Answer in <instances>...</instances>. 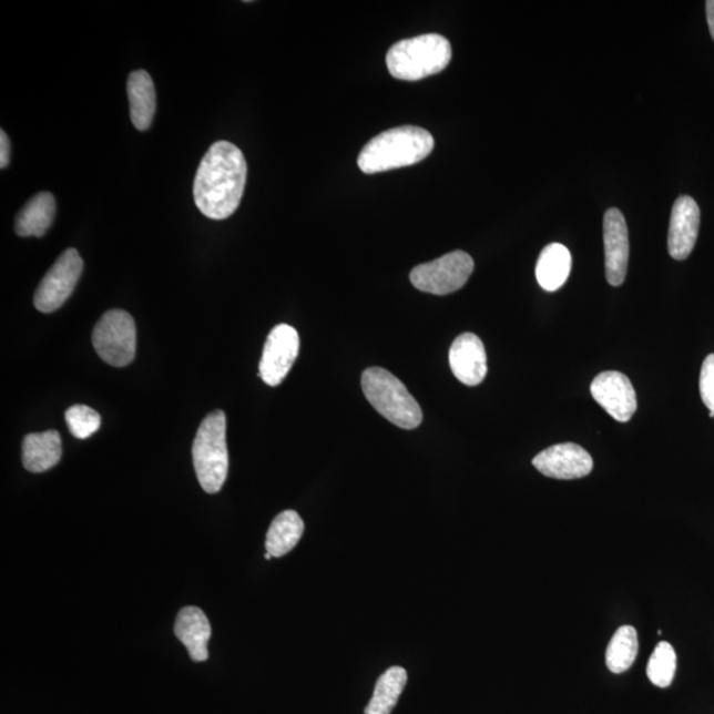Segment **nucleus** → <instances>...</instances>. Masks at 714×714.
<instances>
[{
    "instance_id": "13",
    "label": "nucleus",
    "mask_w": 714,
    "mask_h": 714,
    "mask_svg": "<svg viewBox=\"0 0 714 714\" xmlns=\"http://www.w3.org/2000/svg\"><path fill=\"white\" fill-rule=\"evenodd\" d=\"M700 228V208L691 196H680L672 207L669 252L677 261L690 257L695 248Z\"/></svg>"
},
{
    "instance_id": "12",
    "label": "nucleus",
    "mask_w": 714,
    "mask_h": 714,
    "mask_svg": "<svg viewBox=\"0 0 714 714\" xmlns=\"http://www.w3.org/2000/svg\"><path fill=\"white\" fill-rule=\"evenodd\" d=\"M603 244L608 283L621 286L626 279L630 243L626 218L620 210L610 208L603 217Z\"/></svg>"
},
{
    "instance_id": "4",
    "label": "nucleus",
    "mask_w": 714,
    "mask_h": 714,
    "mask_svg": "<svg viewBox=\"0 0 714 714\" xmlns=\"http://www.w3.org/2000/svg\"><path fill=\"white\" fill-rule=\"evenodd\" d=\"M361 388L373 407L401 429H416L422 422V410L401 380L380 367L364 370Z\"/></svg>"
},
{
    "instance_id": "26",
    "label": "nucleus",
    "mask_w": 714,
    "mask_h": 714,
    "mask_svg": "<svg viewBox=\"0 0 714 714\" xmlns=\"http://www.w3.org/2000/svg\"><path fill=\"white\" fill-rule=\"evenodd\" d=\"M11 144L4 130L0 132V167L6 169L10 163Z\"/></svg>"
},
{
    "instance_id": "10",
    "label": "nucleus",
    "mask_w": 714,
    "mask_h": 714,
    "mask_svg": "<svg viewBox=\"0 0 714 714\" xmlns=\"http://www.w3.org/2000/svg\"><path fill=\"white\" fill-rule=\"evenodd\" d=\"M590 392L618 422H629L636 411L635 389L626 375L615 370L602 373L593 380Z\"/></svg>"
},
{
    "instance_id": "23",
    "label": "nucleus",
    "mask_w": 714,
    "mask_h": 714,
    "mask_svg": "<svg viewBox=\"0 0 714 714\" xmlns=\"http://www.w3.org/2000/svg\"><path fill=\"white\" fill-rule=\"evenodd\" d=\"M677 656L674 647L669 642L656 645L647 664L650 682L659 688H669L676 674Z\"/></svg>"
},
{
    "instance_id": "11",
    "label": "nucleus",
    "mask_w": 714,
    "mask_h": 714,
    "mask_svg": "<svg viewBox=\"0 0 714 714\" xmlns=\"http://www.w3.org/2000/svg\"><path fill=\"white\" fill-rule=\"evenodd\" d=\"M542 476L553 479L572 480L589 476L593 470V458L575 443L554 445L532 461Z\"/></svg>"
},
{
    "instance_id": "8",
    "label": "nucleus",
    "mask_w": 714,
    "mask_h": 714,
    "mask_svg": "<svg viewBox=\"0 0 714 714\" xmlns=\"http://www.w3.org/2000/svg\"><path fill=\"white\" fill-rule=\"evenodd\" d=\"M84 269V263L78 251L67 249L53 264L37 288L33 304L39 312H57L71 297Z\"/></svg>"
},
{
    "instance_id": "6",
    "label": "nucleus",
    "mask_w": 714,
    "mask_h": 714,
    "mask_svg": "<svg viewBox=\"0 0 714 714\" xmlns=\"http://www.w3.org/2000/svg\"><path fill=\"white\" fill-rule=\"evenodd\" d=\"M92 339L95 353L110 366L126 367L134 360L136 329L129 313L112 310L102 315Z\"/></svg>"
},
{
    "instance_id": "19",
    "label": "nucleus",
    "mask_w": 714,
    "mask_h": 714,
    "mask_svg": "<svg viewBox=\"0 0 714 714\" xmlns=\"http://www.w3.org/2000/svg\"><path fill=\"white\" fill-rule=\"evenodd\" d=\"M57 215V202L50 192H40L27 203L16 220L19 236L43 237Z\"/></svg>"
},
{
    "instance_id": "25",
    "label": "nucleus",
    "mask_w": 714,
    "mask_h": 714,
    "mask_svg": "<svg viewBox=\"0 0 714 714\" xmlns=\"http://www.w3.org/2000/svg\"><path fill=\"white\" fill-rule=\"evenodd\" d=\"M700 395L705 407L714 414V354L706 356L700 374Z\"/></svg>"
},
{
    "instance_id": "3",
    "label": "nucleus",
    "mask_w": 714,
    "mask_h": 714,
    "mask_svg": "<svg viewBox=\"0 0 714 714\" xmlns=\"http://www.w3.org/2000/svg\"><path fill=\"white\" fill-rule=\"evenodd\" d=\"M451 57L450 41L438 33H428L392 45L387 53V67L397 80L418 81L441 73Z\"/></svg>"
},
{
    "instance_id": "5",
    "label": "nucleus",
    "mask_w": 714,
    "mask_h": 714,
    "mask_svg": "<svg viewBox=\"0 0 714 714\" xmlns=\"http://www.w3.org/2000/svg\"><path fill=\"white\" fill-rule=\"evenodd\" d=\"M192 457L202 489L207 493L222 490L230 469L226 417L223 410L212 411L204 418L192 446Z\"/></svg>"
},
{
    "instance_id": "9",
    "label": "nucleus",
    "mask_w": 714,
    "mask_h": 714,
    "mask_svg": "<svg viewBox=\"0 0 714 714\" xmlns=\"http://www.w3.org/2000/svg\"><path fill=\"white\" fill-rule=\"evenodd\" d=\"M299 353L297 329L288 325L274 327L267 336L259 361V377L267 386L277 387L293 367Z\"/></svg>"
},
{
    "instance_id": "7",
    "label": "nucleus",
    "mask_w": 714,
    "mask_h": 714,
    "mask_svg": "<svg viewBox=\"0 0 714 714\" xmlns=\"http://www.w3.org/2000/svg\"><path fill=\"white\" fill-rule=\"evenodd\" d=\"M473 259L462 251L445 254L443 257L415 267L410 273L411 284L418 290L435 295H448L462 288L473 272Z\"/></svg>"
},
{
    "instance_id": "1",
    "label": "nucleus",
    "mask_w": 714,
    "mask_h": 714,
    "mask_svg": "<svg viewBox=\"0 0 714 714\" xmlns=\"http://www.w3.org/2000/svg\"><path fill=\"white\" fill-rule=\"evenodd\" d=\"M248 164L235 144L220 141L204 155L194 182L198 211L212 220L231 217L238 208L245 191Z\"/></svg>"
},
{
    "instance_id": "21",
    "label": "nucleus",
    "mask_w": 714,
    "mask_h": 714,
    "mask_svg": "<svg viewBox=\"0 0 714 714\" xmlns=\"http://www.w3.org/2000/svg\"><path fill=\"white\" fill-rule=\"evenodd\" d=\"M408 674L402 667H392L377 680L374 696L366 708V714H390L407 685Z\"/></svg>"
},
{
    "instance_id": "22",
    "label": "nucleus",
    "mask_w": 714,
    "mask_h": 714,
    "mask_svg": "<svg viewBox=\"0 0 714 714\" xmlns=\"http://www.w3.org/2000/svg\"><path fill=\"white\" fill-rule=\"evenodd\" d=\"M640 651V641L633 626H622L615 631L606 650V665L613 674H623L631 669Z\"/></svg>"
},
{
    "instance_id": "17",
    "label": "nucleus",
    "mask_w": 714,
    "mask_h": 714,
    "mask_svg": "<svg viewBox=\"0 0 714 714\" xmlns=\"http://www.w3.org/2000/svg\"><path fill=\"white\" fill-rule=\"evenodd\" d=\"M61 437L57 430L31 432L23 441V466L30 472H45L61 459Z\"/></svg>"
},
{
    "instance_id": "15",
    "label": "nucleus",
    "mask_w": 714,
    "mask_h": 714,
    "mask_svg": "<svg viewBox=\"0 0 714 714\" xmlns=\"http://www.w3.org/2000/svg\"><path fill=\"white\" fill-rule=\"evenodd\" d=\"M211 634V623L202 609L188 606L178 611L175 635L188 650L192 661H207Z\"/></svg>"
},
{
    "instance_id": "28",
    "label": "nucleus",
    "mask_w": 714,
    "mask_h": 714,
    "mask_svg": "<svg viewBox=\"0 0 714 714\" xmlns=\"http://www.w3.org/2000/svg\"><path fill=\"white\" fill-rule=\"evenodd\" d=\"M272 558H273V555L271 553H267V552L265 553V559L266 560H271Z\"/></svg>"
},
{
    "instance_id": "14",
    "label": "nucleus",
    "mask_w": 714,
    "mask_h": 714,
    "mask_svg": "<svg viewBox=\"0 0 714 714\" xmlns=\"http://www.w3.org/2000/svg\"><path fill=\"white\" fill-rule=\"evenodd\" d=\"M452 374L465 386L477 387L487 375V355L483 341L476 334L459 335L449 353Z\"/></svg>"
},
{
    "instance_id": "27",
    "label": "nucleus",
    "mask_w": 714,
    "mask_h": 714,
    "mask_svg": "<svg viewBox=\"0 0 714 714\" xmlns=\"http://www.w3.org/2000/svg\"><path fill=\"white\" fill-rule=\"evenodd\" d=\"M706 20H708L711 35L714 40V0L706 2Z\"/></svg>"
},
{
    "instance_id": "16",
    "label": "nucleus",
    "mask_w": 714,
    "mask_h": 714,
    "mask_svg": "<svg viewBox=\"0 0 714 714\" xmlns=\"http://www.w3.org/2000/svg\"><path fill=\"white\" fill-rule=\"evenodd\" d=\"M130 119L133 125L144 132L153 123L156 110V94L153 79L146 71L130 73L128 80Z\"/></svg>"
},
{
    "instance_id": "24",
    "label": "nucleus",
    "mask_w": 714,
    "mask_h": 714,
    "mask_svg": "<svg viewBox=\"0 0 714 714\" xmlns=\"http://www.w3.org/2000/svg\"><path fill=\"white\" fill-rule=\"evenodd\" d=\"M65 420L72 436L79 439L93 436L101 427V416L86 405H73L67 410Z\"/></svg>"
},
{
    "instance_id": "2",
    "label": "nucleus",
    "mask_w": 714,
    "mask_h": 714,
    "mask_svg": "<svg viewBox=\"0 0 714 714\" xmlns=\"http://www.w3.org/2000/svg\"><path fill=\"white\" fill-rule=\"evenodd\" d=\"M435 139L422 128L400 126L387 130L370 140L361 150L359 160L364 174L384 173L414 166L431 154Z\"/></svg>"
},
{
    "instance_id": "18",
    "label": "nucleus",
    "mask_w": 714,
    "mask_h": 714,
    "mask_svg": "<svg viewBox=\"0 0 714 714\" xmlns=\"http://www.w3.org/2000/svg\"><path fill=\"white\" fill-rule=\"evenodd\" d=\"M572 271V254L567 246L553 243L542 249L536 265V278L545 292L564 286Z\"/></svg>"
},
{
    "instance_id": "20",
    "label": "nucleus",
    "mask_w": 714,
    "mask_h": 714,
    "mask_svg": "<svg viewBox=\"0 0 714 714\" xmlns=\"http://www.w3.org/2000/svg\"><path fill=\"white\" fill-rule=\"evenodd\" d=\"M304 532L305 523L297 512L287 510L279 513L267 531L266 552L273 558H283L297 547Z\"/></svg>"
}]
</instances>
